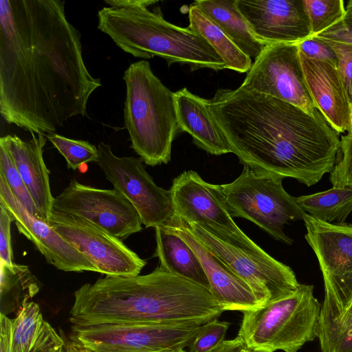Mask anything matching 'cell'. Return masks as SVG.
I'll use <instances>...</instances> for the list:
<instances>
[{"label":"cell","instance_id":"17","mask_svg":"<svg viewBox=\"0 0 352 352\" xmlns=\"http://www.w3.org/2000/svg\"><path fill=\"white\" fill-rule=\"evenodd\" d=\"M169 190L175 216L182 220L245 234L230 216L220 185L206 182L195 171L185 170L173 179Z\"/></svg>","mask_w":352,"mask_h":352},{"label":"cell","instance_id":"24","mask_svg":"<svg viewBox=\"0 0 352 352\" xmlns=\"http://www.w3.org/2000/svg\"><path fill=\"white\" fill-rule=\"evenodd\" d=\"M193 3L251 59L255 60L267 45L254 34L236 0H199Z\"/></svg>","mask_w":352,"mask_h":352},{"label":"cell","instance_id":"43","mask_svg":"<svg viewBox=\"0 0 352 352\" xmlns=\"http://www.w3.org/2000/svg\"><path fill=\"white\" fill-rule=\"evenodd\" d=\"M56 352H68L67 351V340H66V342L65 344L61 346L58 351H56Z\"/></svg>","mask_w":352,"mask_h":352},{"label":"cell","instance_id":"4","mask_svg":"<svg viewBox=\"0 0 352 352\" xmlns=\"http://www.w3.org/2000/svg\"><path fill=\"white\" fill-rule=\"evenodd\" d=\"M156 1L142 0L133 7H103L98 12V29L124 52L143 59L159 56L168 65L187 64L192 71L228 69L208 41L188 28L166 21L159 8L148 7Z\"/></svg>","mask_w":352,"mask_h":352},{"label":"cell","instance_id":"39","mask_svg":"<svg viewBox=\"0 0 352 352\" xmlns=\"http://www.w3.org/2000/svg\"><path fill=\"white\" fill-rule=\"evenodd\" d=\"M12 339V321L7 316H0V352H10Z\"/></svg>","mask_w":352,"mask_h":352},{"label":"cell","instance_id":"28","mask_svg":"<svg viewBox=\"0 0 352 352\" xmlns=\"http://www.w3.org/2000/svg\"><path fill=\"white\" fill-rule=\"evenodd\" d=\"M314 36L338 23L346 15L342 0H302Z\"/></svg>","mask_w":352,"mask_h":352},{"label":"cell","instance_id":"7","mask_svg":"<svg viewBox=\"0 0 352 352\" xmlns=\"http://www.w3.org/2000/svg\"><path fill=\"white\" fill-rule=\"evenodd\" d=\"M175 217L251 288L261 306L287 296L298 287L300 283L291 267L274 258L245 234H237Z\"/></svg>","mask_w":352,"mask_h":352},{"label":"cell","instance_id":"16","mask_svg":"<svg viewBox=\"0 0 352 352\" xmlns=\"http://www.w3.org/2000/svg\"><path fill=\"white\" fill-rule=\"evenodd\" d=\"M236 6L266 45L298 44L313 37L302 0H236Z\"/></svg>","mask_w":352,"mask_h":352},{"label":"cell","instance_id":"21","mask_svg":"<svg viewBox=\"0 0 352 352\" xmlns=\"http://www.w3.org/2000/svg\"><path fill=\"white\" fill-rule=\"evenodd\" d=\"M174 96L181 131L190 134L194 144L210 154L234 153L212 116L208 100L193 94L186 87L175 92Z\"/></svg>","mask_w":352,"mask_h":352},{"label":"cell","instance_id":"27","mask_svg":"<svg viewBox=\"0 0 352 352\" xmlns=\"http://www.w3.org/2000/svg\"><path fill=\"white\" fill-rule=\"evenodd\" d=\"M296 199L304 212L327 223L344 224L352 212V186H333L327 190Z\"/></svg>","mask_w":352,"mask_h":352},{"label":"cell","instance_id":"23","mask_svg":"<svg viewBox=\"0 0 352 352\" xmlns=\"http://www.w3.org/2000/svg\"><path fill=\"white\" fill-rule=\"evenodd\" d=\"M155 230L154 256L159 258L160 266L210 291L202 265L190 246L166 226H158Z\"/></svg>","mask_w":352,"mask_h":352},{"label":"cell","instance_id":"13","mask_svg":"<svg viewBox=\"0 0 352 352\" xmlns=\"http://www.w3.org/2000/svg\"><path fill=\"white\" fill-rule=\"evenodd\" d=\"M240 87L278 98L311 114L317 111L305 84L298 44L267 45Z\"/></svg>","mask_w":352,"mask_h":352},{"label":"cell","instance_id":"38","mask_svg":"<svg viewBox=\"0 0 352 352\" xmlns=\"http://www.w3.org/2000/svg\"><path fill=\"white\" fill-rule=\"evenodd\" d=\"M352 323V298L344 307L339 316L331 322L320 326L318 328L319 335L324 333L344 328Z\"/></svg>","mask_w":352,"mask_h":352},{"label":"cell","instance_id":"18","mask_svg":"<svg viewBox=\"0 0 352 352\" xmlns=\"http://www.w3.org/2000/svg\"><path fill=\"white\" fill-rule=\"evenodd\" d=\"M305 84L315 108L339 134L351 129L352 106L336 66L299 52Z\"/></svg>","mask_w":352,"mask_h":352},{"label":"cell","instance_id":"48","mask_svg":"<svg viewBox=\"0 0 352 352\" xmlns=\"http://www.w3.org/2000/svg\"><path fill=\"white\" fill-rule=\"evenodd\" d=\"M67 351H68V349H67ZM68 352H69V351H68Z\"/></svg>","mask_w":352,"mask_h":352},{"label":"cell","instance_id":"9","mask_svg":"<svg viewBox=\"0 0 352 352\" xmlns=\"http://www.w3.org/2000/svg\"><path fill=\"white\" fill-rule=\"evenodd\" d=\"M203 324H72L69 339L91 352H177L188 347Z\"/></svg>","mask_w":352,"mask_h":352},{"label":"cell","instance_id":"6","mask_svg":"<svg viewBox=\"0 0 352 352\" xmlns=\"http://www.w3.org/2000/svg\"><path fill=\"white\" fill-rule=\"evenodd\" d=\"M321 307L314 286L300 283L294 293L243 311L237 336L250 352H298L318 338Z\"/></svg>","mask_w":352,"mask_h":352},{"label":"cell","instance_id":"2","mask_svg":"<svg viewBox=\"0 0 352 352\" xmlns=\"http://www.w3.org/2000/svg\"><path fill=\"white\" fill-rule=\"evenodd\" d=\"M212 116L243 166L309 187L331 173L341 140L318 110L314 114L269 95L219 89Z\"/></svg>","mask_w":352,"mask_h":352},{"label":"cell","instance_id":"40","mask_svg":"<svg viewBox=\"0 0 352 352\" xmlns=\"http://www.w3.org/2000/svg\"><path fill=\"white\" fill-rule=\"evenodd\" d=\"M248 350L242 338L237 336L235 338L223 340L220 344L208 352H243Z\"/></svg>","mask_w":352,"mask_h":352},{"label":"cell","instance_id":"34","mask_svg":"<svg viewBox=\"0 0 352 352\" xmlns=\"http://www.w3.org/2000/svg\"><path fill=\"white\" fill-rule=\"evenodd\" d=\"M321 352H352V323L318 336Z\"/></svg>","mask_w":352,"mask_h":352},{"label":"cell","instance_id":"41","mask_svg":"<svg viewBox=\"0 0 352 352\" xmlns=\"http://www.w3.org/2000/svg\"><path fill=\"white\" fill-rule=\"evenodd\" d=\"M67 345L69 352H91L90 350L85 349L72 341H67Z\"/></svg>","mask_w":352,"mask_h":352},{"label":"cell","instance_id":"31","mask_svg":"<svg viewBox=\"0 0 352 352\" xmlns=\"http://www.w3.org/2000/svg\"><path fill=\"white\" fill-rule=\"evenodd\" d=\"M230 323L211 320L204 324L189 345L188 352H208L220 344L224 340Z\"/></svg>","mask_w":352,"mask_h":352},{"label":"cell","instance_id":"37","mask_svg":"<svg viewBox=\"0 0 352 352\" xmlns=\"http://www.w3.org/2000/svg\"><path fill=\"white\" fill-rule=\"evenodd\" d=\"M314 36L322 41L344 43L352 47V16L346 13L338 23Z\"/></svg>","mask_w":352,"mask_h":352},{"label":"cell","instance_id":"20","mask_svg":"<svg viewBox=\"0 0 352 352\" xmlns=\"http://www.w3.org/2000/svg\"><path fill=\"white\" fill-rule=\"evenodd\" d=\"M45 134L31 133V138L21 140L16 135L0 138L21 175L38 212L39 218L49 223L53 210V197L50 184V171L43 160Z\"/></svg>","mask_w":352,"mask_h":352},{"label":"cell","instance_id":"19","mask_svg":"<svg viewBox=\"0 0 352 352\" xmlns=\"http://www.w3.org/2000/svg\"><path fill=\"white\" fill-rule=\"evenodd\" d=\"M165 226L186 241L197 256L208 279L210 292L224 311L243 313L261 307L251 288L197 241L175 217Z\"/></svg>","mask_w":352,"mask_h":352},{"label":"cell","instance_id":"47","mask_svg":"<svg viewBox=\"0 0 352 352\" xmlns=\"http://www.w3.org/2000/svg\"><path fill=\"white\" fill-rule=\"evenodd\" d=\"M243 352H250V351L249 350H246V351H245Z\"/></svg>","mask_w":352,"mask_h":352},{"label":"cell","instance_id":"35","mask_svg":"<svg viewBox=\"0 0 352 352\" xmlns=\"http://www.w3.org/2000/svg\"><path fill=\"white\" fill-rule=\"evenodd\" d=\"M299 52L306 56L326 62L337 67L336 55L331 47L325 41L315 36L298 44Z\"/></svg>","mask_w":352,"mask_h":352},{"label":"cell","instance_id":"36","mask_svg":"<svg viewBox=\"0 0 352 352\" xmlns=\"http://www.w3.org/2000/svg\"><path fill=\"white\" fill-rule=\"evenodd\" d=\"M12 222L11 216L0 204V258L1 262L10 265L14 263L11 243Z\"/></svg>","mask_w":352,"mask_h":352},{"label":"cell","instance_id":"5","mask_svg":"<svg viewBox=\"0 0 352 352\" xmlns=\"http://www.w3.org/2000/svg\"><path fill=\"white\" fill-rule=\"evenodd\" d=\"M123 80L124 122L131 148L147 165L167 164L173 142L181 132L174 93L154 74L147 60L130 64Z\"/></svg>","mask_w":352,"mask_h":352},{"label":"cell","instance_id":"3","mask_svg":"<svg viewBox=\"0 0 352 352\" xmlns=\"http://www.w3.org/2000/svg\"><path fill=\"white\" fill-rule=\"evenodd\" d=\"M74 296L69 321L75 325L204 324L224 311L209 289L160 266L145 275L106 276Z\"/></svg>","mask_w":352,"mask_h":352},{"label":"cell","instance_id":"10","mask_svg":"<svg viewBox=\"0 0 352 352\" xmlns=\"http://www.w3.org/2000/svg\"><path fill=\"white\" fill-rule=\"evenodd\" d=\"M305 238L316 254L322 272L324 298L320 326L333 321L352 298V230L305 213Z\"/></svg>","mask_w":352,"mask_h":352},{"label":"cell","instance_id":"14","mask_svg":"<svg viewBox=\"0 0 352 352\" xmlns=\"http://www.w3.org/2000/svg\"><path fill=\"white\" fill-rule=\"evenodd\" d=\"M53 210L83 218L121 240L142 229L139 213L118 190L96 188L75 179L54 197Z\"/></svg>","mask_w":352,"mask_h":352},{"label":"cell","instance_id":"42","mask_svg":"<svg viewBox=\"0 0 352 352\" xmlns=\"http://www.w3.org/2000/svg\"><path fill=\"white\" fill-rule=\"evenodd\" d=\"M346 11L348 14L352 16V0L347 2Z\"/></svg>","mask_w":352,"mask_h":352},{"label":"cell","instance_id":"33","mask_svg":"<svg viewBox=\"0 0 352 352\" xmlns=\"http://www.w3.org/2000/svg\"><path fill=\"white\" fill-rule=\"evenodd\" d=\"M324 41L331 47L336 55L338 73L352 106V47L337 42Z\"/></svg>","mask_w":352,"mask_h":352},{"label":"cell","instance_id":"1","mask_svg":"<svg viewBox=\"0 0 352 352\" xmlns=\"http://www.w3.org/2000/svg\"><path fill=\"white\" fill-rule=\"evenodd\" d=\"M65 1H0V113L10 124L48 134L87 116L102 86L87 69L81 34Z\"/></svg>","mask_w":352,"mask_h":352},{"label":"cell","instance_id":"45","mask_svg":"<svg viewBox=\"0 0 352 352\" xmlns=\"http://www.w3.org/2000/svg\"><path fill=\"white\" fill-rule=\"evenodd\" d=\"M177 352H188V351H185V350L184 349V350H182V351H177Z\"/></svg>","mask_w":352,"mask_h":352},{"label":"cell","instance_id":"44","mask_svg":"<svg viewBox=\"0 0 352 352\" xmlns=\"http://www.w3.org/2000/svg\"><path fill=\"white\" fill-rule=\"evenodd\" d=\"M348 134L352 135V116H351V131Z\"/></svg>","mask_w":352,"mask_h":352},{"label":"cell","instance_id":"22","mask_svg":"<svg viewBox=\"0 0 352 352\" xmlns=\"http://www.w3.org/2000/svg\"><path fill=\"white\" fill-rule=\"evenodd\" d=\"M11 321L10 352H56L66 342L63 331L58 333L45 320L32 300L25 302Z\"/></svg>","mask_w":352,"mask_h":352},{"label":"cell","instance_id":"32","mask_svg":"<svg viewBox=\"0 0 352 352\" xmlns=\"http://www.w3.org/2000/svg\"><path fill=\"white\" fill-rule=\"evenodd\" d=\"M340 140L338 159L329 180L333 186H352V135L347 133Z\"/></svg>","mask_w":352,"mask_h":352},{"label":"cell","instance_id":"30","mask_svg":"<svg viewBox=\"0 0 352 352\" xmlns=\"http://www.w3.org/2000/svg\"><path fill=\"white\" fill-rule=\"evenodd\" d=\"M0 176L6 181L13 195L34 216L39 218L33 199L19 174L13 160L5 146L0 143ZM40 219V218H39Z\"/></svg>","mask_w":352,"mask_h":352},{"label":"cell","instance_id":"11","mask_svg":"<svg viewBox=\"0 0 352 352\" xmlns=\"http://www.w3.org/2000/svg\"><path fill=\"white\" fill-rule=\"evenodd\" d=\"M98 151L96 164L114 189L133 204L146 228L165 226L173 219L175 212L170 190L154 182L140 157H118L103 142L98 144Z\"/></svg>","mask_w":352,"mask_h":352},{"label":"cell","instance_id":"26","mask_svg":"<svg viewBox=\"0 0 352 352\" xmlns=\"http://www.w3.org/2000/svg\"><path fill=\"white\" fill-rule=\"evenodd\" d=\"M41 287L40 281L27 265H10L1 261V314L16 312L38 293Z\"/></svg>","mask_w":352,"mask_h":352},{"label":"cell","instance_id":"29","mask_svg":"<svg viewBox=\"0 0 352 352\" xmlns=\"http://www.w3.org/2000/svg\"><path fill=\"white\" fill-rule=\"evenodd\" d=\"M45 135L64 157L68 168L76 170L89 162L96 163L98 158V147L89 142L70 139L55 133Z\"/></svg>","mask_w":352,"mask_h":352},{"label":"cell","instance_id":"46","mask_svg":"<svg viewBox=\"0 0 352 352\" xmlns=\"http://www.w3.org/2000/svg\"><path fill=\"white\" fill-rule=\"evenodd\" d=\"M349 228L352 230V224H349Z\"/></svg>","mask_w":352,"mask_h":352},{"label":"cell","instance_id":"25","mask_svg":"<svg viewBox=\"0 0 352 352\" xmlns=\"http://www.w3.org/2000/svg\"><path fill=\"white\" fill-rule=\"evenodd\" d=\"M188 28L208 41L226 63L228 69L239 73L249 71L252 65V59L194 3L188 10Z\"/></svg>","mask_w":352,"mask_h":352},{"label":"cell","instance_id":"8","mask_svg":"<svg viewBox=\"0 0 352 352\" xmlns=\"http://www.w3.org/2000/svg\"><path fill=\"white\" fill-rule=\"evenodd\" d=\"M283 179L244 166L235 180L220 186L232 217L246 219L276 240L292 245L293 240L284 232V226L291 221L303 220L306 212L284 189Z\"/></svg>","mask_w":352,"mask_h":352},{"label":"cell","instance_id":"15","mask_svg":"<svg viewBox=\"0 0 352 352\" xmlns=\"http://www.w3.org/2000/svg\"><path fill=\"white\" fill-rule=\"evenodd\" d=\"M0 204L8 212L19 232L34 243L47 263L65 272H98L94 265L49 223L30 213L1 176Z\"/></svg>","mask_w":352,"mask_h":352},{"label":"cell","instance_id":"12","mask_svg":"<svg viewBox=\"0 0 352 352\" xmlns=\"http://www.w3.org/2000/svg\"><path fill=\"white\" fill-rule=\"evenodd\" d=\"M49 224L84 254L99 273L111 276H137L146 264L121 239L83 218L52 210Z\"/></svg>","mask_w":352,"mask_h":352}]
</instances>
